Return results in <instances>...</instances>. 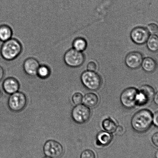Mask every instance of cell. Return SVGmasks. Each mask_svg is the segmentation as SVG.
Here are the masks:
<instances>
[{
  "label": "cell",
  "mask_w": 158,
  "mask_h": 158,
  "mask_svg": "<svg viewBox=\"0 0 158 158\" xmlns=\"http://www.w3.org/2000/svg\"><path fill=\"white\" fill-rule=\"evenodd\" d=\"M139 91L143 94L149 102L153 99L155 94V90L152 87L148 85H144L139 88Z\"/></svg>",
  "instance_id": "obj_20"
},
{
  "label": "cell",
  "mask_w": 158,
  "mask_h": 158,
  "mask_svg": "<svg viewBox=\"0 0 158 158\" xmlns=\"http://www.w3.org/2000/svg\"><path fill=\"white\" fill-rule=\"evenodd\" d=\"M23 50V44L18 38L13 37L3 42L0 49L1 57L6 61L10 62L19 57Z\"/></svg>",
  "instance_id": "obj_1"
},
{
  "label": "cell",
  "mask_w": 158,
  "mask_h": 158,
  "mask_svg": "<svg viewBox=\"0 0 158 158\" xmlns=\"http://www.w3.org/2000/svg\"><path fill=\"white\" fill-rule=\"evenodd\" d=\"M102 127L106 131L112 133L115 131L117 126L114 121L110 118H108L103 121Z\"/></svg>",
  "instance_id": "obj_21"
},
{
  "label": "cell",
  "mask_w": 158,
  "mask_h": 158,
  "mask_svg": "<svg viewBox=\"0 0 158 158\" xmlns=\"http://www.w3.org/2000/svg\"><path fill=\"white\" fill-rule=\"evenodd\" d=\"M153 123L158 128V111L153 115Z\"/></svg>",
  "instance_id": "obj_27"
},
{
  "label": "cell",
  "mask_w": 158,
  "mask_h": 158,
  "mask_svg": "<svg viewBox=\"0 0 158 158\" xmlns=\"http://www.w3.org/2000/svg\"><path fill=\"white\" fill-rule=\"evenodd\" d=\"M155 157H156V158H158V150L156 151V153H155Z\"/></svg>",
  "instance_id": "obj_31"
},
{
  "label": "cell",
  "mask_w": 158,
  "mask_h": 158,
  "mask_svg": "<svg viewBox=\"0 0 158 158\" xmlns=\"http://www.w3.org/2000/svg\"><path fill=\"white\" fill-rule=\"evenodd\" d=\"M150 33L145 27H135L131 31L130 37L135 44L142 45L146 43Z\"/></svg>",
  "instance_id": "obj_10"
},
{
  "label": "cell",
  "mask_w": 158,
  "mask_h": 158,
  "mask_svg": "<svg viewBox=\"0 0 158 158\" xmlns=\"http://www.w3.org/2000/svg\"><path fill=\"white\" fill-rule=\"evenodd\" d=\"M124 130L123 127L121 126H117L115 130V132L116 134L118 135H121L123 134Z\"/></svg>",
  "instance_id": "obj_28"
},
{
  "label": "cell",
  "mask_w": 158,
  "mask_h": 158,
  "mask_svg": "<svg viewBox=\"0 0 158 158\" xmlns=\"http://www.w3.org/2000/svg\"><path fill=\"white\" fill-rule=\"evenodd\" d=\"M131 125L134 131L144 133L149 129L153 123L152 113L149 110H140L133 116Z\"/></svg>",
  "instance_id": "obj_2"
},
{
  "label": "cell",
  "mask_w": 158,
  "mask_h": 158,
  "mask_svg": "<svg viewBox=\"0 0 158 158\" xmlns=\"http://www.w3.org/2000/svg\"><path fill=\"white\" fill-rule=\"evenodd\" d=\"M139 90L135 87L125 89L121 94L120 101L122 105L127 109H131L136 106V97Z\"/></svg>",
  "instance_id": "obj_7"
},
{
  "label": "cell",
  "mask_w": 158,
  "mask_h": 158,
  "mask_svg": "<svg viewBox=\"0 0 158 158\" xmlns=\"http://www.w3.org/2000/svg\"><path fill=\"white\" fill-rule=\"evenodd\" d=\"M81 158H96V156L92 150L87 149L83 151L81 155Z\"/></svg>",
  "instance_id": "obj_24"
},
{
  "label": "cell",
  "mask_w": 158,
  "mask_h": 158,
  "mask_svg": "<svg viewBox=\"0 0 158 158\" xmlns=\"http://www.w3.org/2000/svg\"><path fill=\"white\" fill-rule=\"evenodd\" d=\"M5 74V71H4L3 67L0 65V82L3 79Z\"/></svg>",
  "instance_id": "obj_29"
},
{
  "label": "cell",
  "mask_w": 158,
  "mask_h": 158,
  "mask_svg": "<svg viewBox=\"0 0 158 158\" xmlns=\"http://www.w3.org/2000/svg\"><path fill=\"white\" fill-rule=\"evenodd\" d=\"M13 29L10 25L3 24L0 25V41L5 42L13 38Z\"/></svg>",
  "instance_id": "obj_14"
},
{
  "label": "cell",
  "mask_w": 158,
  "mask_h": 158,
  "mask_svg": "<svg viewBox=\"0 0 158 158\" xmlns=\"http://www.w3.org/2000/svg\"><path fill=\"white\" fill-rule=\"evenodd\" d=\"M83 85L88 89L96 91L99 90L102 86V78L99 74L94 71H84L81 76Z\"/></svg>",
  "instance_id": "obj_3"
},
{
  "label": "cell",
  "mask_w": 158,
  "mask_h": 158,
  "mask_svg": "<svg viewBox=\"0 0 158 158\" xmlns=\"http://www.w3.org/2000/svg\"><path fill=\"white\" fill-rule=\"evenodd\" d=\"M72 117L73 121L78 124H83L89 119L91 111L88 107L84 104L76 105L72 110Z\"/></svg>",
  "instance_id": "obj_6"
},
{
  "label": "cell",
  "mask_w": 158,
  "mask_h": 158,
  "mask_svg": "<svg viewBox=\"0 0 158 158\" xmlns=\"http://www.w3.org/2000/svg\"><path fill=\"white\" fill-rule=\"evenodd\" d=\"M153 99L155 104L158 106V92L155 94Z\"/></svg>",
  "instance_id": "obj_30"
},
{
  "label": "cell",
  "mask_w": 158,
  "mask_h": 158,
  "mask_svg": "<svg viewBox=\"0 0 158 158\" xmlns=\"http://www.w3.org/2000/svg\"><path fill=\"white\" fill-rule=\"evenodd\" d=\"M147 29L149 33L152 35H156L158 33V24L156 23L149 24Z\"/></svg>",
  "instance_id": "obj_23"
},
{
  "label": "cell",
  "mask_w": 158,
  "mask_h": 158,
  "mask_svg": "<svg viewBox=\"0 0 158 158\" xmlns=\"http://www.w3.org/2000/svg\"><path fill=\"white\" fill-rule=\"evenodd\" d=\"M147 48L153 53L158 52V36L152 35L149 37L146 42Z\"/></svg>",
  "instance_id": "obj_19"
},
{
  "label": "cell",
  "mask_w": 158,
  "mask_h": 158,
  "mask_svg": "<svg viewBox=\"0 0 158 158\" xmlns=\"http://www.w3.org/2000/svg\"><path fill=\"white\" fill-rule=\"evenodd\" d=\"M99 99L97 95L93 93H89L85 95L83 99L84 105L93 108L96 106L99 103Z\"/></svg>",
  "instance_id": "obj_16"
},
{
  "label": "cell",
  "mask_w": 158,
  "mask_h": 158,
  "mask_svg": "<svg viewBox=\"0 0 158 158\" xmlns=\"http://www.w3.org/2000/svg\"><path fill=\"white\" fill-rule=\"evenodd\" d=\"M44 158H52L49 157V156H45V157H44Z\"/></svg>",
  "instance_id": "obj_33"
},
{
  "label": "cell",
  "mask_w": 158,
  "mask_h": 158,
  "mask_svg": "<svg viewBox=\"0 0 158 158\" xmlns=\"http://www.w3.org/2000/svg\"><path fill=\"white\" fill-rule=\"evenodd\" d=\"M97 64L94 61H90L87 64V69L89 71L95 72L97 69Z\"/></svg>",
  "instance_id": "obj_25"
},
{
  "label": "cell",
  "mask_w": 158,
  "mask_h": 158,
  "mask_svg": "<svg viewBox=\"0 0 158 158\" xmlns=\"http://www.w3.org/2000/svg\"><path fill=\"white\" fill-rule=\"evenodd\" d=\"M83 96L82 94L80 93H76L72 96V99L73 104L76 105L81 104L83 101Z\"/></svg>",
  "instance_id": "obj_22"
},
{
  "label": "cell",
  "mask_w": 158,
  "mask_h": 158,
  "mask_svg": "<svg viewBox=\"0 0 158 158\" xmlns=\"http://www.w3.org/2000/svg\"><path fill=\"white\" fill-rule=\"evenodd\" d=\"M40 63L34 56H29L22 63L23 69L24 73L31 77L36 76L37 73Z\"/></svg>",
  "instance_id": "obj_9"
},
{
  "label": "cell",
  "mask_w": 158,
  "mask_h": 158,
  "mask_svg": "<svg viewBox=\"0 0 158 158\" xmlns=\"http://www.w3.org/2000/svg\"><path fill=\"white\" fill-rule=\"evenodd\" d=\"M27 103V97L22 92L18 91L10 95L8 100V106L11 111L19 112L25 108Z\"/></svg>",
  "instance_id": "obj_5"
},
{
  "label": "cell",
  "mask_w": 158,
  "mask_h": 158,
  "mask_svg": "<svg viewBox=\"0 0 158 158\" xmlns=\"http://www.w3.org/2000/svg\"><path fill=\"white\" fill-rule=\"evenodd\" d=\"M51 73V68L49 65L46 64H40L38 69L36 76L41 79H47L50 77Z\"/></svg>",
  "instance_id": "obj_17"
},
{
  "label": "cell",
  "mask_w": 158,
  "mask_h": 158,
  "mask_svg": "<svg viewBox=\"0 0 158 158\" xmlns=\"http://www.w3.org/2000/svg\"><path fill=\"white\" fill-rule=\"evenodd\" d=\"M63 59L66 65L70 68H76L83 65L85 58L82 52L78 51L71 48L65 52Z\"/></svg>",
  "instance_id": "obj_4"
},
{
  "label": "cell",
  "mask_w": 158,
  "mask_h": 158,
  "mask_svg": "<svg viewBox=\"0 0 158 158\" xmlns=\"http://www.w3.org/2000/svg\"><path fill=\"white\" fill-rule=\"evenodd\" d=\"M143 59V56L140 52H130L126 56L125 63L129 68L136 69L142 65Z\"/></svg>",
  "instance_id": "obj_11"
},
{
  "label": "cell",
  "mask_w": 158,
  "mask_h": 158,
  "mask_svg": "<svg viewBox=\"0 0 158 158\" xmlns=\"http://www.w3.org/2000/svg\"><path fill=\"white\" fill-rule=\"evenodd\" d=\"M141 66L144 71L151 73L156 71L157 67V63L153 58L147 57L143 59Z\"/></svg>",
  "instance_id": "obj_15"
},
{
  "label": "cell",
  "mask_w": 158,
  "mask_h": 158,
  "mask_svg": "<svg viewBox=\"0 0 158 158\" xmlns=\"http://www.w3.org/2000/svg\"><path fill=\"white\" fill-rule=\"evenodd\" d=\"M44 152L46 156L52 158H59L63 154L64 148L57 141L50 139L44 143Z\"/></svg>",
  "instance_id": "obj_8"
},
{
  "label": "cell",
  "mask_w": 158,
  "mask_h": 158,
  "mask_svg": "<svg viewBox=\"0 0 158 158\" xmlns=\"http://www.w3.org/2000/svg\"><path fill=\"white\" fill-rule=\"evenodd\" d=\"M2 87L6 93L11 95L18 91L20 84L19 81L16 78L10 77L4 80L3 82Z\"/></svg>",
  "instance_id": "obj_12"
},
{
  "label": "cell",
  "mask_w": 158,
  "mask_h": 158,
  "mask_svg": "<svg viewBox=\"0 0 158 158\" xmlns=\"http://www.w3.org/2000/svg\"><path fill=\"white\" fill-rule=\"evenodd\" d=\"M87 45L86 40L80 37L75 38L72 43V48L81 52H83L86 49Z\"/></svg>",
  "instance_id": "obj_18"
},
{
  "label": "cell",
  "mask_w": 158,
  "mask_h": 158,
  "mask_svg": "<svg viewBox=\"0 0 158 158\" xmlns=\"http://www.w3.org/2000/svg\"><path fill=\"white\" fill-rule=\"evenodd\" d=\"M152 141L153 145L158 148V132L155 133L152 136Z\"/></svg>",
  "instance_id": "obj_26"
},
{
  "label": "cell",
  "mask_w": 158,
  "mask_h": 158,
  "mask_svg": "<svg viewBox=\"0 0 158 158\" xmlns=\"http://www.w3.org/2000/svg\"><path fill=\"white\" fill-rule=\"evenodd\" d=\"M113 139L111 133L106 131L100 132L97 136V145L99 146H106L111 143Z\"/></svg>",
  "instance_id": "obj_13"
},
{
  "label": "cell",
  "mask_w": 158,
  "mask_h": 158,
  "mask_svg": "<svg viewBox=\"0 0 158 158\" xmlns=\"http://www.w3.org/2000/svg\"><path fill=\"white\" fill-rule=\"evenodd\" d=\"M1 94H2V92H1V89H0V98H1Z\"/></svg>",
  "instance_id": "obj_32"
}]
</instances>
